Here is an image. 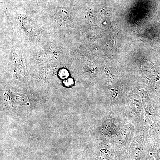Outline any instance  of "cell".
<instances>
[{
	"label": "cell",
	"mask_w": 160,
	"mask_h": 160,
	"mask_svg": "<svg viewBox=\"0 0 160 160\" xmlns=\"http://www.w3.org/2000/svg\"><path fill=\"white\" fill-rule=\"evenodd\" d=\"M65 74H68V72H67L66 71V70H63V71L60 72V76L62 78L67 77L68 75Z\"/></svg>",
	"instance_id": "1"
}]
</instances>
